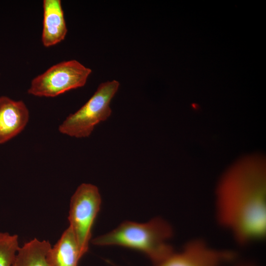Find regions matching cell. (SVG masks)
Listing matches in <instances>:
<instances>
[{
    "label": "cell",
    "instance_id": "4",
    "mask_svg": "<svg viewBox=\"0 0 266 266\" xmlns=\"http://www.w3.org/2000/svg\"><path fill=\"white\" fill-rule=\"evenodd\" d=\"M91 72L76 60L63 61L34 78L28 92L37 97H55L84 86Z\"/></svg>",
    "mask_w": 266,
    "mask_h": 266
},
{
    "label": "cell",
    "instance_id": "9",
    "mask_svg": "<svg viewBox=\"0 0 266 266\" xmlns=\"http://www.w3.org/2000/svg\"><path fill=\"white\" fill-rule=\"evenodd\" d=\"M84 255L78 244L75 235L69 226L48 254L49 266H78L79 260Z\"/></svg>",
    "mask_w": 266,
    "mask_h": 266
},
{
    "label": "cell",
    "instance_id": "5",
    "mask_svg": "<svg viewBox=\"0 0 266 266\" xmlns=\"http://www.w3.org/2000/svg\"><path fill=\"white\" fill-rule=\"evenodd\" d=\"M101 201L98 188L87 183L81 184L70 200L69 226L84 255L88 250L91 229L100 210Z\"/></svg>",
    "mask_w": 266,
    "mask_h": 266
},
{
    "label": "cell",
    "instance_id": "1",
    "mask_svg": "<svg viewBox=\"0 0 266 266\" xmlns=\"http://www.w3.org/2000/svg\"><path fill=\"white\" fill-rule=\"evenodd\" d=\"M217 224L241 246L266 237V167L263 157L249 156L230 166L215 191Z\"/></svg>",
    "mask_w": 266,
    "mask_h": 266
},
{
    "label": "cell",
    "instance_id": "6",
    "mask_svg": "<svg viewBox=\"0 0 266 266\" xmlns=\"http://www.w3.org/2000/svg\"><path fill=\"white\" fill-rule=\"evenodd\" d=\"M236 258L232 250L214 248L205 240L196 238L188 240L180 251H174L158 266H223Z\"/></svg>",
    "mask_w": 266,
    "mask_h": 266
},
{
    "label": "cell",
    "instance_id": "2",
    "mask_svg": "<svg viewBox=\"0 0 266 266\" xmlns=\"http://www.w3.org/2000/svg\"><path fill=\"white\" fill-rule=\"evenodd\" d=\"M173 235L171 226L160 217L140 224L125 221L112 231L92 240L99 246L118 245L144 253L158 266L173 251L168 242Z\"/></svg>",
    "mask_w": 266,
    "mask_h": 266
},
{
    "label": "cell",
    "instance_id": "7",
    "mask_svg": "<svg viewBox=\"0 0 266 266\" xmlns=\"http://www.w3.org/2000/svg\"><path fill=\"white\" fill-rule=\"evenodd\" d=\"M29 118V110L23 101L0 97V144L7 142L20 133L26 127Z\"/></svg>",
    "mask_w": 266,
    "mask_h": 266
},
{
    "label": "cell",
    "instance_id": "12",
    "mask_svg": "<svg viewBox=\"0 0 266 266\" xmlns=\"http://www.w3.org/2000/svg\"><path fill=\"white\" fill-rule=\"evenodd\" d=\"M233 266H258L256 264L248 262H239L233 265Z\"/></svg>",
    "mask_w": 266,
    "mask_h": 266
},
{
    "label": "cell",
    "instance_id": "3",
    "mask_svg": "<svg viewBox=\"0 0 266 266\" xmlns=\"http://www.w3.org/2000/svg\"><path fill=\"white\" fill-rule=\"evenodd\" d=\"M119 85L115 80L100 84L88 101L59 126L60 133L76 138L88 137L97 125L111 115L110 103Z\"/></svg>",
    "mask_w": 266,
    "mask_h": 266
},
{
    "label": "cell",
    "instance_id": "11",
    "mask_svg": "<svg viewBox=\"0 0 266 266\" xmlns=\"http://www.w3.org/2000/svg\"><path fill=\"white\" fill-rule=\"evenodd\" d=\"M19 248L17 235L0 233V266H12Z\"/></svg>",
    "mask_w": 266,
    "mask_h": 266
},
{
    "label": "cell",
    "instance_id": "8",
    "mask_svg": "<svg viewBox=\"0 0 266 266\" xmlns=\"http://www.w3.org/2000/svg\"><path fill=\"white\" fill-rule=\"evenodd\" d=\"M43 10L41 41L45 47H49L63 41L67 29L60 0H44Z\"/></svg>",
    "mask_w": 266,
    "mask_h": 266
},
{
    "label": "cell",
    "instance_id": "10",
    "mask_svg": "<svg viewBox=\"0 0 266 266\" xmlns=\"http://www.w3.org/2000/svg\"><path fill=\"white\" fill-rule=\"evenodd\" d=\"M51 247L48 241L34 238L19 248L12 266H49L47 257Z\"/></svg>",
    "mask_w": 266,
    "mask_h": 266
}]
</instances>
